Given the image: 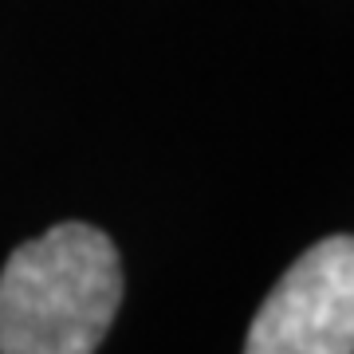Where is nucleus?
Masks as SVG:
<instances>
[{
	"label": "nucleus",
	"instance_id": "f257e3e1",
	"mask_svg": "<svg viewBox=\"0 0 354 354\" xmlns=\"http://www.w3.org/2000/svg\"><path fill=\"white\" fill-rule=\"evenodd\" d=\"M122 304V264L95 225L64 221L0 272V354H95Z\"/></svg>",
	"mask_w": 354,
	"mask_h": 354
},
{
	"label": "nucleus",
	"instance_id": "f03ea898",
	"mask_svg": "<svg viewBox=\"0 0 354 354\" xmlns=\"http://www.w3.org/2000/svg\"><path fill=\"white\" fill-rule=\"evenodd\" d=\"M244 354H354V236L311 244L279 276Z\"/></svg>",
	"mask_w": 354,
	"mask_h": 354
}]
</instances>
